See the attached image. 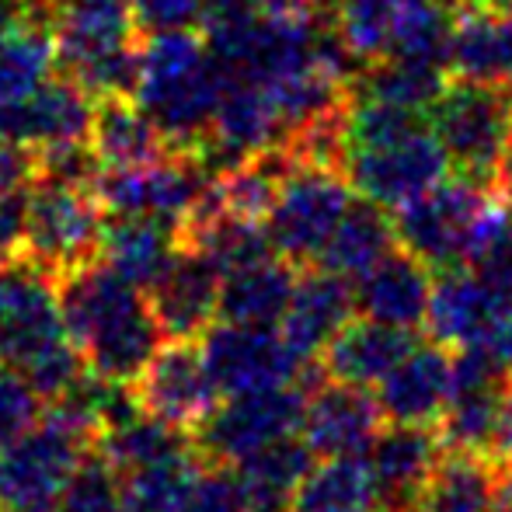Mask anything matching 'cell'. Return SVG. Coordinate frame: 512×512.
<instances>
[{"instance_id":"cell-1","label":"cell","mask_w":512,"mask_h":512,"mask_svg":"<svg viewBox=\"0 0 512 512\" xmlns=\"http://www.w3.org/2000/svg\"><path fill=\"white\" fill-rule=\"evenodd\" d=\"M70 342L81 349L91 373L136 384L168 338L140 286L108 265L84 262L56 279Z\"/></svg>"},{"instance_id":"cell-2","label":"cell","mask_w":512,"mask_h":512,"mask_svg":"<svg viewBox=\"0 0 512 512\" xmlns=\"http://www.w3.org/2000/svg\"><path fill=\"white\" fill-rule=\"evenodd\" d=\"M338 171L363 199L398 209L443 182L450 161L422 115L352 98L345 112Z\"/></svg>"},{"instance_id":"cell-3","label":"cell","mask_w":512,"mask_h":512,"mask_svg":"<svg viewBox=\"0 0 512 512\" xmlns=\"http://www.w3.org/2000/svg\"><path fill=\"white\" fill-rule=\"evenodd\" d=\"M227 70L192 25L150 32L140 46V77L133 98L150 112L175 150L199 154Z\"/></svg>"},{"instance_id":"cell-4","label":"cell","mask_w":512,"mask_h":512,"mask_svg":"<svg viewBox=\"0 0 512 512\" xmlns=\"http://www.w3.org/2000/svg\"><path fill=\"white\" fill-rule=\"evenodd\" d=\"M53 39L60 74L91 98L136 91L143 28L129 0H60Z\"/></svg>"},{"instance_id":"cell-5","label":"cell","mask_w":512,"mask_h":512,"mask_svg":"<svg viewBox=\"0 0 512 512\" xmlns=\"http://www.w3.org/2000/svg\"><path fill=\"white\" fill-rule=\"evenodd\" d=\"M91 443L98 439L60 408L21 432L0 450V512H56Z\"/></svg>"},{"instance_id":"cell-6","label":"cell","mask_w":512,"mask_h":512,"mask_svg":"<svg viewBox=\"0 0 512 512\" xmlns=\"http://www.w3.org/2000/svg\"><path fill=\"white\" fill-rule=\"evenodd\" d=\"M335 35L359 63L422 56L446 63L453 14L446 0H335Z\"/></svg>"},{"instance_id":"cell-7","label":"cell","mask_w":512,"mask_h":512,"mask_svg":"<svg viewBox=\"0 0 512 512\" xmlns=\"http://www.w3.org/2000/svg\"><path fill=\"white\" fill-rule=\"evenodd\" d=\"M102 223L105 209L91 185L35 175L28 182L25 199L21 258L60 279L63 272L77 269V265L95 262Z\"/></svg>"},{"instance_id":"cell-8","label":"cell","mask_w":512,"mask_h":512,"mask_svg":"<svg viewBox=\"0 0 512 512\" xmlns=\"http://www.w3.org/2000/svg\"><path fill=\"white\" fill-rule=\"evenodd\" d=\"M429 112L446 161L471 182L492 185L512 140V88L474 81L446 84Z\"/></svg>"},{"instance_id":"cell-9","label":"cell","mask_w":512,"mask_h":512,"mask_svg":"<svg viewBox=\"0 0 512 512\" xmlns=\"http://www.w3.org/2000/svg\"><path fill=\"white\" fill-rule=\"evenodd\" d=\"M203 356L220 398L265 391V387L304 384L307 391L324 377L321 366L297 356L279 328L269 324L213 321L203 335Z\"/></svg>"},{"instance_id":"cell-10","label":"cell","mask_w":512,"mask_h":512,"mask_svg":"<svg viewBox=\"0 0 512 512\" xmlns=\"http://www.w3.org/2000/svg\"><path fill=\"white\" fill-rule=\"evenodd\" d=\"M349 203L352 185L335 164L297 161L265 213L272 251L293 265H314Z\"/></svg>"},{"instance_id":"cell-11","label":"cell","mask_w":512,"mask_h":512,"mask_svg":"<svg viewBox=\"0 0 512 512\" xmlns=\"http://www.w3.org/2000/svg\"><path fill=\"white\" fill-rule=\"evenodd\" d=\"M488 199H492L488 185H478L464 175L443 178L429 192L398 206L394 230L401 248L436 272L460 269L467 265V248Z\"/></svg>"},{"instance_id":"cell-12","label":"cell","mask_w":512,"mask_h":512,"mask_svg":"<svg viewBox=\"0 0 512 512\" xmlns=\"http://www.w3.org/2000/svg\"><path fill=\"white\" fill-rule=\"evenodd\" d=\"M304 401V384L234 394L227 405H216L213 415L192 432L196 436L192 446H196L206 464L234 467L255 450L276 443V439L297 436L300 418H304Z\"/></svg>"},{"instance_id":"cell-13","label":"cell","mask_w":512,"mask_h":512,"mask_svg":"<svg viewBox=\"0 0 512 512\" xmlns=\"http://www.w3.org/2000/svg\"><path fill=\"white\" fill-rule=\"evenodd\" d=\"M67 338L56 276L21 255L0 262V366L21 373Z\"/></svg>"},{"instance_id":"cell-14","label":"cell","mask_w":512,"mask_h":512,"mask_svg":"<svg viewBox=\"0 0 512 512\" xmlns=\"http://www.w3.org/2000/svg\"><path fill=\"white\" fill-rule=\"evenodd\" d=\"M213 171L192 150H171L168 157L140 168H102L91 182L105 213H143L182 223L213 182Z\"/></svg>"},{"instance_id":"cell-15","label":"cell","mask_w":512,"mask_h":512,"mask_svg":"<svg viewBox=\"0 0 512 512\" xmlns=\"http://www.w3.org/2000/svg\"><path fill=\"white\" fill-rule=\"evenodd\" d=\"M136 394L143 411L182 429L185 436H192L220 405V391L203 349L189 338H168L157 349V356L136 380Z\"/></svg>"},{"instance_id":"cell-16","label":"cell","mask_w":512,"mask_h":512,"mask_svg":"<svg viewBox=\"0 0 512 512\" xmlns=\"http://www.w3.org/2000/svg\"><path fill=\"white\" fill-rule=\"evenodd\" d=\"M446 446L436 425L384 422L366 450L380 512H418Z\"/></svg>"},{"instance_id":"cell-17","label":"cell","mask_w":512,"mask_h":512,"mask_svg":"<svg viewBox=\"0 0 512 512\" xmlns=\"http://www.w3.org/2000/svg\"><path fill=\"white\" fill-rule=\"evenodd\" d=\"M91 112L95 98L67 74H53L35 91L0 105V136L32 154L56 143H84Z\"/></svg>"},{"instance_id":"cell-18","label":"cell","mask_w":512,"mask_h":512,"mask_svg":"<svg viewBox=\"0 0 512 512\" xmlns=\"http://www.w3.org/2000/svg\"><path fill=\"white\" fill-rule=\"evenodd\" d=\"M380 425H384V415L366 387L321 377L307 391L300 439L314 457H356L370 450Z\"/></svg>"},{"instance_id":"cell-19","label":"cell","mask_w":512,"mask_h":512,"mask_svg":"<svg viewBox=\"0 0 512 512\" xmlns=\"http://www.w3.org/2000/svg\"><path fill=\"white\" fill-rule=\"evenodd\" d=\"M512 304V293L499 290L478 276L474 269H446L432 283L429 310H425V324H429L432 342L446 345V349H460V345H478L488 338V331L499 324Z\"/></svg>"},{"instance_id":"cell-20","label":"cell","mask_w":512,"mask_h":512,"mask_svg":"<svg viewBox=\"0 0 512 512\" xmlns=\"http://www.w3.org/2000/svg\"><path fill=\"white\" fill-rule=\"evenodd\" d=\"M223 272L192 248H178L171 265L147 286V300L164 338H196L216 321Z\"/></svg>"},{"instance_id":"cell-21","label":"cell","mask_w":512,"mask_h":512,"mask_svg":"<svg viewBox=\"0 0 512 512\" xmlns=\"http://www.w3.org/2000/svg\"><path fill=\"white\" fill-rule=\"evenodd\" d=\"M377 405L384 422L439 425L453 398V356L439 342H418L415 349L377 384Z\"/></svg>"},{"instance_id":"cell-22","label":"cell","mask_w":512,"mask_h":512,"mask_svg":"<svg viewBox=\"0 0 512 512\" xmlns=\"http://www.w3.org/2000/svg\"><path fill=\"white\" fill-rule=\"evenodd\" d=\"M422 342L415 328L373 321V317H352L335 338L321 349L317 366L328 380L352 387H377L415 345Z\"/></svg>"},{"instance_id":"cell-23","label":"cell","mask_w":512,"mask_h":512,"mask_svg":"<svg viewBox=\"0 0 512 512\" xmlns=\"http://www.w3.org/2000/svg\"><path fill=\"white\" fill-rule=\"evenodd\" d=\"M446 70L457 81L512 88V4H478L453 14Z\"/></svg>"},{"instance_id":"cell-24","label":"cell","mask_w":512,"mask_h":512,"mask_svg":"<svg viewBox=\"0 0 512 512\" xmlns=\"http://www.w3.org/2000/svg\"><path fill=\"white\" fill-rule=\"evenodd\" d=\"M356 317V293H352L349 279L335 276L328 269H310L297 276L293 286L290 307H286L279 331L293 345L297 356L317 363L321 349Z\"/></svg>"},{"instance_id":"cell-25","label":"cell","mask_w":512,"mask_h":512,"mask_svg":"<svg viewBox=\"0 0 512 512\" xmlns=\"http://www.w3.org/2000/svg\"><path fill=\"white\" fill-rule=\"evenodd\" d=\"M352 293H356V314L401 324V328H418L425 324V310H429L432 269L418 262L411 251L391 248L363 276H356Z\"/></svg>"},{"instance_id":"cell-26","label":"cell","mask_w":512,"mask_h":512,"mask_svg":"<svg viewBox=\"0 0 512 512\" xmlns=\"http://www.w3.org/2000/svg\"><path fill=\"white\" fill-rule=\"evenodd\" d=\"M88 147L102 168H140L168 157L171 143L161 133L150 112L133 95H105L95 98L91 112Z\"/></svg>"},{"instance_id":"cell-27","label":"cell","mask_w":512,"mask_h":512,"mask_svg":"<svg viewBox=\"0 0 512 512\" xmlns=\"http://www.w3.org/2000/svg\"><path fill=\"white\" fill-rule=\"evenodd\" d=\"M178 248H182L178 223L143 213H112V220L102 223L98 262L108 265L112 272H119L133 286L147 290L171 265Z\"/></svg>"},{"instance_id":"cell-28","label":"cell","mask_w":512,"mask_h":512,"mask_svg":"<svg viewBox=\"0 0 512 512\" xmlns=\"http://www.w3.org/2000/svg\"><path fill=\"white\" fill-rule=\"evenodd\" d=\"M293 286H297V265L279 255L241 265V269L223 276L216 321L269 324V328H279L286 307H290Z\"/></svg>"},{"instance_id":"cell-29","label":"cell","mask_w":512,"mask_h":512,"mask_svg":"<svg viewBox=\"0 0 512 512\" xmlns=\"http://www.w3.org/2000/svg\"><path fill=\"white\" fill-rule=\"evenodd\" d=\"M60 0H32V14L0 35V105L35 91L56 70L53 14Z\"/></svg>"},{"instance_id":"cell-30","label":"cell","mask_w":512,"mask_h":512,"mask_svg":"<svg viewBox=\"0 0 512 512\" xmlns=\"http://www.w3.org/2000/svg\"><path fill=\"white\" fill-rule=\"evenodd\" d=\"M394 244H398V230H394V220L387 216V209L363 199V203H349L314 265L335 272V276L356 279L373 262H380Z\"/></svg>"},{"instance_id":"cell-31","label":"cell","mask_w":512,"mask_h":512,"mask_svg":"<svg viewBox=\"0 0 512 512\" xmlns=\"http://www.w3.org/2000/svg\"><path fill=\"white\" fill-rule=\"evenodd\" d=\"M377 485L366 464V453L356 457H317L310 471L290 495V512H373Z\"/></svg>"},{"instance_id":"cell-32","label":"cell","mask_w":512,"mask_h":512,"mask_svg":"<svg viewBox=\"0 0 512 512\" xmlns=\"http://www.w3.org/2000/svg\"><path fill=\"white\" fill-rule=\"evenodd\" d=\"M446 88V63L422 60V56H387L377 63H363L352 98L394 105L405 112H429Z\"/></svg>"},{"instance_id":"cell-33","label":"cell","mask_w":512,"mask_h":512,"mask_svg":"<svg viewBox=\"0 0 512 512\" xmlns=\"http://www.w3.org/2000/svg\"><path fill=\"white\" fill-rule=\"evenodd\" d=\"M512 384H474V387H453V398L439 418V439L453 453H478L492 457L495 425L499 411L506 405Z\"/></svg>"},{"instance_id":"cell-34","label":"cell","mask_w":512,"mask_h":512,"mask_svg":"<svg viewBox=\"0 0 512 512\" xmlns=\"http://www.w3.org/2000/svg\"><path fill=\"white\" fill-rule=\"evenodd\" d=\"M203 467L206 460L199 457L196 446H189V450L175 453V457H164L157 464L119 474L122 512H178Z\"/></svg>"},{"instance_id":"cell-35","label":"cell","mask_w":512,"mask_h":512,"mask_svg":"<svg viewBox=\"0 0 512 512\" xmlns=\"http://www.w3.org/2000/svg\"><path fill=\"white\" fill-rule=\"evenodd\" d=\"M495 460L446 450L418 512H492Z\"/></svg>"},{"instance_id":"cell-36","label":"cell","mask_w":512,"mask_h":512,"mask_svg":"<svg viewBox=\"0 0 512 512\" xmlns=\"http://www.w3.org/2000/svg\"><path fill=\"white\" fill-rule=\"evenodd\" d=\"M189 439H185L182 429L161 422L150 411H140V415L126 418L122 425H112L98 436V453L115 467L119 474H129L136 467L157 464L164 457H175V453L189 450Z\"/></svg>"},{"instance_id":"cell-37","label":"cell","mask_w":512,"mask_h":512,"mask_svg":"<svg viewBox=\"0 0 512 512\" xmlns=\"http://www.w3.org/2000/svg\"><path fill=\"white\" fill-rule=\"evenodd\" d=\"M310 446L297 436L276 439V443L262 446L251 457H244L241 464H234L241 485L248 488L251 502H290L293 488L300 485V478L314 464Z\"/></svg>"},{"instance_id":"cell-38","label":"cell","mask_w":512,"mask_h":512,"mask_svg":"<svg viewBox=\"0 0 512 512\" xmlns=\"http://www.w3.org/2000/svg\"><path fill=\"white\" fill-rule=\"evenodd\" d=\"M467 265L499 290L512 293V203L502 196H492L474 227Z\"/></svg>"},{"instance_id":"cell-39","label":"cell","mask_w":512,"mask_h":512,"mask_svg":"<svg viewBox=\"0 0 512 512\" xmlns=\"http://www.w3.org/2000/svg\"><path fill=\"white\" fill-rule=\"evenodd\" d=\"M56 512H122V478L112 464L95 453L84 457L70 485L63 488Z\"/></svg>"},{"instance_id":"cell-40","label":"cell","mask_w":512,"mask_h":512,"mask_svg":"<svg viewBox=\"0 0 512 512\" xmlns=\"http://www.w3.org/2000/svg\"><path fill=\"white\" fill-rule=\"evenodd\" d=\"M251 495L241 485L234 467L223 464H206L199 471V478L192 481L189 495H185L178 512H248Z\"/></svg>"},{"instance_id":"cell-41","label":"cell","mask_w":512,"mask_h":512,"mask_svg":"<svg viewBox=\"0 0 512 512\" xmlns=\"http://www.w3.org/2000/svg\"><path fill=\"white\" fill-rule=\"evenodd\" d=\"M39 394L11 366H0V450L39 422Z\"/></svg>"},{"instance_id":"cell-42","label":"cell","mask_w":512,"mask_h":512,"mask_svg":"<svg viewBox=\"0 0 512 512\" xmlns=\"http://www.w3.org/2000/svg\"><path fill=\"white\" fill-rule=\"evenodd\" d=\"M143 32H161V28H182L203 18L206 0H129Z\"/></svg>"},{"instance_id":"cell-43","label":"cell","mask_w":512,"mask_h":512,"mask_svg":"<svg viewBox=\"0 0 512 512\" xmlns=\"http://www.w3.org/2000/svg\"><path fill=\"white\" fill-rule=\"evenodd\" d=\"M25 199V185L0 192V262L21 255V244H25Z\"/></svg>"},{"instance_id":"cell-44","label":"cell","mask_w":512,"mask_h":512,"mask_svg":"<svg viewBox=\"0 0 512 512\" xmlns=\"http://www.w3.org/2000/svg\"><path fill=\"white\" fill-rule=\"evenodd\" d=\"M269 11H324V0H206L203 21Z\"/></svg>"},{"instance_id":"cell-45","label":"cell","mask_w":512,"mask_h":512,"mask_svg":"<svg viewBox=\"0 0 512 512\" xmlns=\"http://www.w3.org/2000/svg\"><path fill=\"white\" fill-rule=\"evenodd\" d=\"M35 175V157L32 150L18 147V143L0 136V192L4 189H21Z\"/></svg>"},{"instance_id":"cell-46","label":"cell","mask_w":512,"mask_h":512,"mask_svg":"<svg viewBox=\"0 0 512 512\" xmlns=\"http://www.w3.org/2000/svg\"><path fill=\"white\" fill-rule=\"evenodd\" d=\"M478 345H485V349L492 352V356L499 359L506 370H512V304H509L506 314L499 317V324L488 331L485 342H478Z\"/></svg>"},{"instance_id":"cell-47","label":"cell","mask_w":512,"mask_h":512,"mask_svg":"<svg viewBox=\"0 0 512 512\" xmlns=\"http://www.w3.org/2000/svg\"><path fill=\"white\" fill-rule=\"evenodd\" d=\"M492 512H512V460H495Z\"/></svg>"},{"instance_id":"cell-48","label":"cell","mask_w":512,"mask_h":512,"mask_svg":"<svg viewBox=\"0 0 512 512\" xmlns=\"http://www.w3.org/2000/svg\"><path fill=\"white\" fill-rule=\"evenodd\" d=\"M492 460H512V391L499 411V425H495V439H492Z\"/></svg>"},{"instance_id":"cell-49","label":"cell","mask_w":512,"mask_h":512,"mask_svg":"<svg viewBox=\"0 0 512 512\" xmlns=\"http://www.w3.org/2000/svg\"><path fill=\"white\" fill-rule=\"evenodd\" d=\"M28 14H32V0H0V35H7Z\"/></svg>"},{"instance_id":"cell-50","label":"cell","mask_w":512,"mask_h":512,"mask_svg":"<svg viewBox=\"0 0 512 512\" xmlns=\"http://www.w3.org/2000/svg\"><path fill=\"white\" fill-rule=\"evenodd\" d=\"M495 182H499V196L506 199V203H512V140H509L506 154H502V161H499Z\"/></svg>"},{"instance_id":"cell-51","label":"cell","mask_w":512,"mask_h":512,"mask_svg":"<svg viewBox=\"0 0 512 512\" xmlns=\"http://www.w3.org/2000/svg\"><path fill=\"white\" fill-rule=\"evenodd\" d=\"M248 512H290V502H251Z\"/></svg>"},{"instance_id":"cell-52","label":"cell","mask_w":512,"mask_h":512,"mask_svg":"<svg viewBox=\"0 0 512 512\" xmlns=\"http://www.w3.org/2000/svg\"><path fill=\"white\" fill-rule=\"evenodd\" d=\"M478 4H512V0H478Z\"/></svg>"},{"instance_id":"cell-53","label":"cell","mask_w":512,"mask_h":512,"mask_svg":"<svg viewBox=\"0 0 512 512\" xmlns=\"http://www.w3.org/2000/svg\"><path fill=\"white\" fill-rule=\"evenodd\" d=\"M373 512H380V509H373Z\"/></svg>"}]
</instances>
